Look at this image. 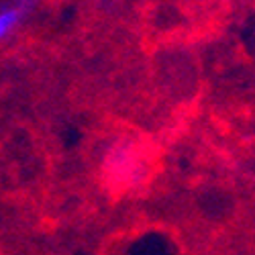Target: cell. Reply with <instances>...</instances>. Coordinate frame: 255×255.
<instances>
[{
    "label": "cell",
    "mask_w": 255,
    "mask_h": 255,
    "mask_svg": "<svg viewBox=\"0 0 255 255\" xmlns=\"http://www.w3.org/2000/svg\"><path fill=\"white\" fill-rule=\"evenodd\" d=\"M27 14V6H8L0 14V37L6 39L10 31L16 29V25L20 23V18Z\"/></svg>",
    "instance_id": "cell-1"
}]
</instances>
